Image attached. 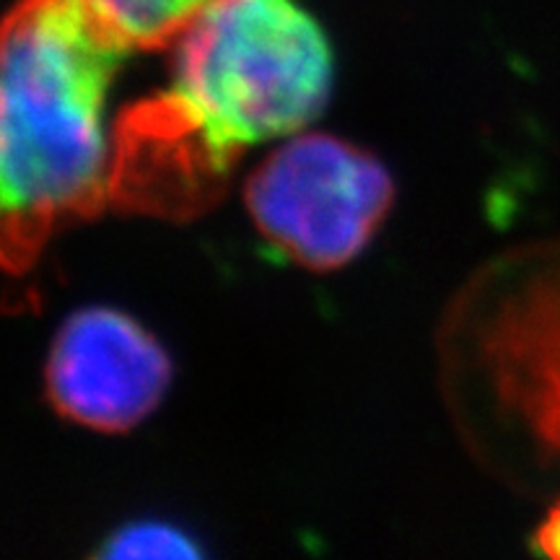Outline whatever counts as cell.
<instances>
[{
	"instance_id": "6da1fadb",
	"label": "cell",
	"mask_w": 560,
	"mask_h": 560,
	"mask_svg": "<svg viewBox=\"0 0 560 560\" xmlns=\"http://www.w3.org/2000/svg\"><path fill=\"white\" fill-rule=\"evenodd\" d=\"M174 42L172 86L117 120L109 200L190 219L221 198L247 145L317 120L332 52L296 0H210Z\"/></svg>"
},
{
	"instance_id": "7a4b0ae2",
	"label": "cell",
	"mask_w": 560,
	"mask_h": 560,
	"mask_svg": "<svg viewBox=\"0 0 560 560\" xmlns=\"http://www.w3.org/2000/svg\"><path fill=\"white\" fill-rule=\"evenodd\" d=\"M132 42L91 0H19L3 21V265L24 276L60 223L109 200L104 104Z\"/></svg>"
},
{
	"instance_id": "3957f363",
	"label": "cell",
	"mask_w": 560,
	"mask_h": 560,
	"mask_svg": "<svg viewBox=\"0 0 560 560\" xmlns=\"http://www.w3.org/2000/svg\"><path fill=\"white\" fill-rule=\"evenodd\" d=\"M446 374L478 450L524 493L560 501V236L495 260L446 327Z\"/></svg>"
},
{
	"instance_id": "277c9868",
	"label": "cell",
	"mask_w": 560,
	"mask_h": 560,
	"mask_svg": "<svg viewBox=\"0 0 560 560\" xmlns=\"http://www.w3.org/2000/svg\"><path fill=\"white\" fill-rule=\"evenodd\" d=\"M395 182L374 153L335 136H299L249 174L244 202L268 247L306 270H338L374 240Z\"/></svg>"
},
{
	"instance_id": "5b68a950",
	"label": "cell",
	"mask_w": 560,
	"mask_h": 560,
	"mask_svg": "<svg viewBox=\"0 0 560 560\" xmlns=\"http://www.w3.org/2000/svg\"><path fill=\"white\" fill-rule=\"evenodd\" d=\"M172 382L164 346L130 314L112 306L73 312L45 363L47 400L62 418L100 433L136 429Z\"/></svg>"
},
{
	"instance_id": "8992f818",
	"label": "cell",
	"mask_w": 560,
	"mask_h": 560,
	"mask_svg": "<svg viewBox=\"0 0 560 560\" xmlns=\"http://www.w3.org/2000/svg\"><path fill=\"white\" fill-rule=\"evenodd\" d=\"M136 47L174 42L210 0H91Z\"/></svg>"
},
{
	"instance_id": "52a82bcc",
	"label": "cell",
	"mask_w": 560,
	"mask_h": 560,
	"mask_svg": "<svg viewBox=\"0 0 560 560\" xmlns=\"http://www.w3.org/2000/svg\"><path fill=\"white\" fill-rule=\"evenodd\" d=\"M100 558H200L202 548L192 535L170 522L143 520L122 524L102 542Z\"/></svg>"
},
{
	"instance_id": "ba28073f",
	"label": "cell",
	"mask_w": 560,
	"mask_h": 560,
	"mask_svg": "<svg viewBox=\"0 0 560 560\" xmlns=\"http://www.w3.org/2000/svg\"><path fill=\"white\" fill-rule=\"evenodd\" d=\"M535 550L542 556L560 558V501L550 503L548 516L535 532Z\"/></svg>"
}]
</instances>
